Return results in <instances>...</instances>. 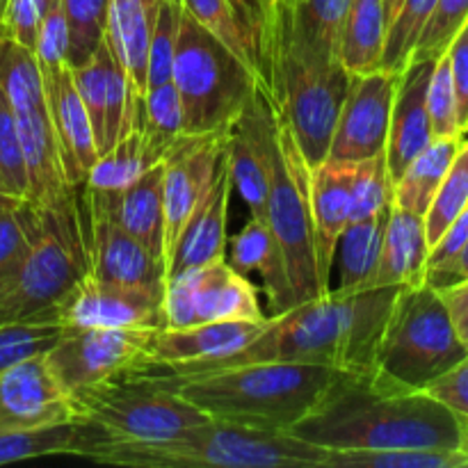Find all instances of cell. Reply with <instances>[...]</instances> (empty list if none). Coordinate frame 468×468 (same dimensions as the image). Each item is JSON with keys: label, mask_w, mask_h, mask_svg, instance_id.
<instances>
[{"label": "cell", "mask_w": 468, "mask_h": 468, "mask_svg": "<svg viewBox=\"0 0 468 468\" xmlns=\"http://www.w3.org/2000/svg\"><path fill=\"white\" fill-rule=\"evenodd\" d=\"M464 356L437 288H400L379 338L373 378L384 387L425 391Z\"/></svg>", "instance_id": "obj_7"}, {"label": "cell", "mask_w": 468, "mask_h": 468, "mask_svg": "<svg viewBox=\"0 0 468 468\" xmlns=\"http://www.w3.org/2000/svg\"><path fill=\"white\" fill-rule=\"evenodd\" d=\"M7 199H12V197H5V195H0V204H3V201H7Z\"/></svg>", "instance_id": "obj_55"}, {"label": "cell", "mask_w": 468, "mask_h": 468, "mask_svg": "<svg viewBox=\"0 0 468 468\" xmlns=\"http://www.w3.org/2000/svg\"><path fill=\"white\" fill-rule=\"evenodd\" d=\"M35 231V213L26 201L0 204V282L9 277L27 254Z\"/></svg>", "instance_id": "obj_43"}, {"label": "cell", "mask_w": 468, "mask_h": 468, "mask_svg": "<svg viewBox=\"0 0 468 468\" xmlns=\"http://www.w3.org/2000/svg\"><path fill=\"white\" fill-rule=\"evenodd\" d=\"M448 58H451V73H452V87H455L457 99V122H460L462 135L468 133V23L464 30L452 39L451 48H448Z\"/></svg>", "instance_id": "obj_49"}, {"label": "cell", "mask_w": 468, "mask_h": 468, "mask_svg": "<svg viewBox=\"0 0 468 468\" xmlns=\"http://www.w3.org/2000/svg\"><path fill=\"white\" fill-rule=\"evenodd\" d=\"M240 119L250 128L268 172V210L265 222L272 229L286 265L288 282L297 304L332 291L320 272L315 231L311 219L309 165L272 101L256 87Z\"/></svg>", "instance_id": "obj_4"}, {"label": "cell", "mask_w": 468, "mask_h": 468, "mask_svg": "<svg viewBox=\"0 0 468 468\" xmlns=\"http://www.w3.org/2000/svg\"><path fill=\"white\" fill-rule=\"evenodd\" d=\"M165 288L122 286L87 274L59 306L64 327L160 329L165 327Z\"/></svg>", "instance_id": "obj_13"}, {"label": "cell", "mask_w": 468, "mask_h": 468, "mask_svg": "<svg viewBox=\"0 0 468 468\" xmlns=\"http://www.w3.org/2000/svg\"><path fill=\"white\" fill-rule=\"evenodd\" d=\"M352 163L323 160L309 169L311 219L315 231L320 272L332 286V268L343 231L352 219Z\"/></svg>", "instance_id": "obj_23"}, {"label": "cell", "mask_w": 468, "mask_h": 468, "mask_svg": "<svg viewBox=\"0 0 468 468\" xmlns=\"http://www.w3.org/2000/svg\"><path fill=\"white\" fill-rule=\"evenodd\" d=\"M0 195H3V190H0ZM5 197H7V195H5Z\"/></svg>", "instance_id": "obj_57"}, {"label": "cell", "mask_w": 468, "mask_h": 468, "mask_svg": "<svg viewBox=\"0 0 468 468\" xmlns=\"http://www.w3.org/2000/svg\"><path fill=\"white\" fill-rule=\"evenodd\" d=\"M172 82L183 108V135L229 133L259 78L195 18L181 14Z\"/></svg>", "instance_id": "obj_8"}, {"label": "cell", "mask_w": 468, "mask_h": 468, "mask_svg": "<svg viewBox=\"0 0 468 468\" xmlns=\"http://www.w3.org/2000/svg\"><path fill=\"white\" fill-rule=\"evenodd\" d=\"M327 455L283 430L208 419L163 441H108L90 460L133 468H324Z\"/></svg>", "instance_id": "obj_5"}, {"label": "cell", "mask_w": 468, "mask_h": 468, "mask_svg": "<svg viewBox=\"0 0 468 468\" xmlns=\"http://www.w3.org/2000/svg\"><path fill=\"white\" fill-rule=\"evenodd\" d=\"M76 420L96 425L110 441H163L210 419L172 388L144 378H117L71 393Z\"/></svg>", "instance_id": "obj_9"}, {"label": "cell", "mask_w": 468, "mask_h": 468, "mask_svg": "<svg viewBox=\"0 0 468 468\" xmlns=\"http://www.w3.org/2000/svg\"><path fill=\"white\" fill-rule=\"evenodd\" d=\"M231 265L242 274H259L270 306H272L270 315L283 314V311L292 309L297 304L291 282H288L279 242L270 224L263 222V219L251 218L247 227L233 238Z\"/></svg>", "instance_id": "obj_26"}, {"label": "cell", "mask_w": 468, "mask_h": 468, "mask_svg": "<svg viewBox=\"0 0 468 468\" xmlns=\"http://www.w3.org/2000/svg\"><path fill=\"white\" fill-rule=\"evenodd\" d=\"M400 288H364L355 292L329 291L283 314L270 315L259 336L238 352L204 364L144 366L131 378H178L210 373L256 361H295L332 366L343 373H375V355L384 324Z\"/></svg>", "instance_id": "obj_1"}, {"label": "cell", "mask_w": 468, "mask_h": 468, "mask_svg": "<svg viewBox=\"0 0 468 468\" xmlns=\"http://www.w3.org/2000/svg\"><path fill=\"white\" fill-rule=\"evenodd\" d=\"M468 242V206L457 215L451 222V227L441 233L437 242L430 247V259H428V270L437 268V265L446 263L452 256L460 254Z\"/></svg>", "instance_id": "obj_50"}, {"label": "cell", "mask_w": 468, "mask_h": 468, "mask_svg": "<svg viewBox=\"0 0 468 468\" xmlns=\"http://www.w3.org/2000/svg\"><path fill=\"white\" fill-rule=\"evenodd\" d=\"M430 242L423 215L410 213L391 204L382 251L368 288H410L425 283L428 277Z\"/></svg>", "instance_id": "obj_24"}, {"label": "cell", "mask_w": 468, "mask_h": 468, "mask_svg": "<svg viewBox=\"0 0 468 468\" xmlns=\"http://www.w3.org/2000/svg\"><path fill=\"white\" fill-rule=\"evenodd\" d=\"M388 210H391V206L384 213L356 219L346 227L336 247L338 272H341L336 291L355 292L368 288L375 268H378L379 251H382Z\"/></svg>", "instance_id": "obj_32"}, {"label": "cell", "mask_w": 468, "mask_h": 468, "mask_svg": "<svg viewBox=\"0 0 468 468\" xmlns=\"http://www.w3.org/2000/svg\"><path fill=\"white\" fill-rule=\"evenodd\" d=\"M231 195V169H229L227 155L222 154L208 192L201 197L197 208L183 224L181 233L169 251L167 265H165L167 279L204 268L213 261L227 259V222Z\"/></svg>", "instance_id": "obj_18"}, {"label": "cell", "mask_w": 468, "mask_h": 468, "mask_svg": "<svg viewBox=\"0 0 468 468\" xmlns=\"http://www.w3.org/2000/svg\"><path fill=\"white\" fill-rule=\"evenodd\" d=\"M0 91L12 110L46 105L44 76L37 55L18 41L0 37Z\"/></svg>", "instance_id": "obj_35"}, {"label": "cell", "mask_w": 468, "mask_h": 468, "mask_svg": "<svg viewBox=\"0 0 468 468\" xmlns=\"http://www.w3.org/2000/svg\"><path fill=\"white\" fill-rule=\"evenodd\" d=\"M437 0H398L388 18L387 44H384L379 69L388 73H402L411 62L420 35L428 26Z\"/></svg>", "instance_id": "obj_36"}, {"label": "cell", "mask_w": 468, "mask_h": 468, "mask_svg": "<svg viewBox=\"0 0 468 468\" xmlns=\"http://www.w3.org/2000/svg\"><path fill=\"white\" fill-rule=\"evenodd\" d=\"M69 30V69L87 62L108 37L110 0H59Z\"/></svg>", "instance_id": "obj_37"}, {"label": "cell", "mask_w": 468, "mask_h": 468, "mask_svg": "<svg viewBox=\"0 0 468 468\" xmlns=\"http://www.w3.org/2000/svg\"><path fill=\"white\" fill-rule=\"evenodd\" d=\"M425 101H428V114L430 123H432L434 140L437 137H464L460 131V122H457V99L455 87H452L448 50L434 59Z\"/></svg>", "instance_id": "obj_45"}, {"label": "cell", "mask_w": 468, "mask_h": 468, "mask_svg": "<svg viewBox=\"0 0 468 468\" xmlns=\"http://www.w3.org/2000/svg\"><path fill=\"white\" fill-rule=\"evenodd\" d=\"M41 76H44L46 108L53 123L64 174L73 187H80L87 172L99 158L90 114L73 85L71 69L62 67L53 71H41Z\"/></svg>", "instance_id": "obj_20"}, {"label": "cell", "mask_w": 468, "mask_h": 468, "mask_svg": "<svg viewBox=\"0 0 468 468\" xmlns=\"http://www.w3.org/2000/svg\"><path fill=\"white\" fill-rule=\"evenodd\" d=\"M396 85L398 73L382 69L350 76L347 94L329 142L327 160L361 163L387 151Z\"/></svg>", "instance_id": "obj_12"}, {"label": "cell", "mask_w": 468, "mask_h": 468, "mask_svg": "<svg viewBox=\"0 0 468 468\" xmlns=\"http://www.w3.org/2000/svg\"><path fill=\"white\" fill-rule=\"evenodd\" d=\"M165 154L167 151L155 144L146 128L142 126L140 108H137L135 126L96 158L80 187H87L91 192L123 190L151 167L163 163Z\"/></svg>", "instance_id": "obj_28"}, {"label": "cell", "mask_w": 468, "mask_h": 468, "mask_svg": "<svg viewBox=\"0 0 468 468\" xmlns=\"http://www.w3.org/2000/svg\"><path fill=\"white\" fill-rule=\"evenodd\" d=\"M388 32L387 0H352L338 44V59L350 76L378 71Z\"/></svg>", "instance_id": "obj_30"}, {"label": "cell", "mask_w": 468, "mask_h": 468, "mask_svg": "<svg viewBox=\"0 0 468 468\" xmlns=\"http://www.w3.org/2000/svg\"><path fill=\"white\" fill-rule=\"evenodd\" d=\"M291 434L327 451L460 448L462 420L425 391L384 387L373 373H341Z\"/></svg>", "instance_id": "obj_2"}, {"label": "cell", "mask_w": 468, "mask_h": 468, "mask_svg": "<svg viewBox=\"0 0 468 468\" xmlns=\"http://www.w3.org/2000/svg\"><path fill=\"white\" fill-rule=\"evenodd\" d=\"M163 0H110L108 39L135 91L144 94L149 37Z\"/></svg>", "instance_id": "obj_29"}, {"label": "cell", "mask_w": 468, "mask_h": 468, "mask_svg": "<svg viewBox=\"0 0 468 468\" xmlns=\"http://www.w3.org/2000/svg\"><path fill=\"white\" fill-rule=\"evenodd\" d=\"M85 197L99 206L117 227L165 261L163 163L151 167L123 190L91 192L85 187Z\"/></svg>", "instance_id": "obj_22"}, {"label": "cell", "mask_w": 468, "mask_h": 468, "mask_svg": "<svg viewBox=\"0 0 468 468\" xmlns=\"http://www.w3.org/2000/svg\"><path fill=\"white\" fill-rule=\"evenodd\" d=\"M229 169H231V183L250 208L251 218L263 219L268 210V172H265L263 155L251 137L250 128L240 117L236 119L227 133L224 144Z\"/></svg>", "instance_id": "obj_33"}, {"label": "cell", "mask_w": 468, "mask_h": 468, "mask_svg": "<svg viewBox=\"0 0 468 468\" xmlns=\"http://www.w3.org/2000/svg\"><path fill=\"white\" fill-rule=\"evenodd\" d=\"M432 67L434 59H414L407 64L405 71L398 73L387 151H384L393 183L400 178L407 165L434 140L428 101H425Z\"/></svg>", "instance_id": "obj_21"}, {"label": "cell", "mask_w": 468, "mask_h": 468, "mask_svg": "<svg viewBox=\"0 0 468 468\" xmlns=\"http://www.w3.org/2000/svg\"><path fill=\"white\" fill-rule=\"evenodd\" d=\"M341 373L320 364L256 361L210 373L144 379L172 388L210 419L291 432L292 425L323 400Z\"/></svg>", "instance_id": "obj_3"}, {"label": "cell", "mask_w": 468, "mask_h": 468, "mask_svg": "<svg viewBox=\"0 0 468 468\" xmlns=\"http://www.w3.org/2000/svg\"><path fill=\"white\" fill-rule=\"evenodd\" d=\"M151 329L64 327L62 336L44 352L46 364L64 391L71 393L117 379L144 361Z\"/></svg>", "instance_id": "obj_11"}, {"label": "cell", "mask_w": 468, "mask_h": 468, "mask_svg": "<svg viewBox=\"0 0 468 468\" xmlns=\"http://www.w3.org/2000/svg\"><path fill=\"white\" fill-rule=\"evenodd\" d=\"M439 295H441L443 304H446L457 338H460L468 355V279L466 282L452 283L448 288H439Z\"/></svg>", "instance_id": "obj_51"}, {"label": "cell", "mask_w": 468, "mask_h": 468, "mask_svg": "<svg viewBox=\"0 0 468 468\" xmlns=\"http://www.w3.org/2000/svg\"><path fill=\"white\" fill-rule=\"evenodd\" d=\"M87 215L90 274L94 279L122 286L165 288V261L146 250L140 240L112 222L82 192Z\"/></svg>", "instance_id": "obj_16"}, {"label": "cell", "mask_w": 468, "mask_h": 468, "mask_svg": "<svg viewBox=\"0 0 468 468\" xmlns=\"http://www.w3.org/2000/svg\"><path fill=\"white\" fill-rule=\"evenodd\" d=\"M352 219L373 218L393 204V181L387 167V155L352 163Z\"/></svg>", "instance_id": "obj_39"}, {"label": "cell", "mask_w": 468, "mask_h": 468, "mask_svg": "<svg viewBox=\"0 0 468 468\" xmlns=\"http://www.w3.org/2000/svg\"><path fill=\"white\" fill-rule=\"evenodd\" d=\"M387 5H388V18H391V12H393V7L398 5V0H387Z\"/></svg>", "instance_id": "obj_54"}, {"label": "cell", "mask_w": 468, "mask_h": 468, "mask_svg": "<svg viewBox=\"0 0 468 468\" xmlns=\"http://www.w3.org/2000/svg\"><path fill=\"white\" fill-rule=\"evenodd\" d=\"M462 420V439H460V451H464L468 455V419H460Z\"/></svg>", "instance_id": "obj_53"}, {"label": "cell", "mask_w": 468, "mask_h": 468, "mask_svg": "<svg viewBox=\"0 0 468 468\" xmlns=\"http://www.w3.org/2000/svg\"><path fill=\"white\" fill-rule=\"evenodd\" d=\"M108 441V432L85 420L27 432H0V466L48 455H76L90 460Z\"/></svg>", "instance_id": "obj_27"}, {"label": "cell", "mask_w": 468, "mask_h": 468, "mask_svg": "<svg viewBox=\"0 0 468 468\" xmlns=\"http://www.w3.org/2000/svg\"><path fill=\"white\" fill-rule=\"evenodd\" d=\"M76 420L73 400L55 379L44 352L0 373V432H27Z\"/></svg>", "instance_id": "obj_15"}, {"label": "cell", "mask_w": 468, "mask_h": 468, "mask_svg": "<svg viewBox=\"0 0 468 468\" xmlns=\"http://www.w3.org/2000/svg\"><path fill=\"white\" fill-rule=\"evenodd\" d=\"M58 0H5L0 16V37L18 41L35 53L39 26Z\"/></svg>", "instance_id": "obj_47"}, {"label": "cell", "mask_w": 468, "mask_h": 468, "mask_svg": "<svg viewBox=\"0 0 468 468\" xmlns=\"http://www.w3.org/2000/svg\"><path fill=\"white\" fill-rule=\"evenodd\" d=\"M227 133L181 135L163 158L165 201V265L183 224L208 192L222 160Z\"/></svg>", "instance_id": "obj_14"}, {"label": "cell", "mask_w": 468, "mask_h": 468, "mask_svg": "<svg viewBox=\"0 0 468 468\" xmlns=\"http://www.w3.org/2000/svg\"><path fill=\"white\" fill-rule=\"evenodd\" d=\"M268 323L270 315H265L263 320H229V323H204L192 327L151 329L146 338L144 361L137 368L222 359L254 341L268 327Z\"/></svg>", "instance_id": "obj_17"}, {"label": "cell", "mask_w": 468, "mask_h": 468, "mask_svg": "<svg viewBox=\"0 0 468 468\" xmlns=\"http://www.w3.org/2000/svg\"><path fill=\"white\" fill-rule=\"evenodd\" d=\"M181 5L178 0H163L155 16L154 30L149 37V53H146V87L163 85L172 80L174 55H176L178 27H181Z\"/></svg>", "instance_id": "obj_41"}, {"label": "cell", "mask_w": 468, "mask_h": 468, "mask_svg": "<svg viewBox=\"0 0 468 468\" xmlns=\"http://www.w3.org/2000/svg\"><path fill=\"white\" fill-rule=\"evenodd\" d=\"M142 126L155 144L169 151V146L183 135V108L174 82L149 87L140 99Z\"/></svg>", "instance_id": "obj_40"}, {"label": "cell", "mask_w": 468, "mask_h": 468, "mask_svg": "<svg viewBox=\"0 0 468 468\" xmlns=\"http://www.w3.org/2000/svg\"><path fill=\"white\" fill-rule=\"evenodd\" d=\"M462 142L464 137H437L430 142L393 183V206L416 215L428 213Z\"/></svg>", "instance_id": "obj_31"}, {"label": "cell", "mask_w": 468, "mask_h": 468, "mask_svg": "<svg viewBox=\"0 0 468 468\" xmlns=\"http://www.w3.org/2000/svg\"><path fill=\"white\" fill-rule=\"evenodd\" d=\"M183 12L222 41L254 71L261 82V35L265 3L251 0H178Z\"/></svg>", "instance_id": "obj_25"}, {"label": "cell", "mask_w": 468, "mask_h": 468, "mask_svg": "<svg viewBox=\"0 0 468 468\" xmlns=\"http://www.w3.org/2000/svg\"><path fill=\"white\" fill-rule=\"evenodd\" d=\"M32 213L30 250L0 282V324L58 323L59 306L90 274L87 215L78 199L64 208H32Z\"/></svg>", "instance_id": "obj_6"}, {"label": "cell", "mask_w": 468, "mask_h": 468, "mask_svg": "<svg viewBox=\"0 0 468 468\" xmlns=\"http://www.w3.org/2000/svg\"><path fill=\"white\" fill-rule=\"evenodd\" d=\"M468 206V140L462 142L430 204L425 219V233H428L430 247L441 238V233L451 227L452 219Z\"/></svg>", "instance_id": "obj_38"}, {"label": "cell", "mask_w": 468, "mask_h": 468, "mask_svg": "<svg viewBox=\"0 0 468 468\" xmlns=\"http://www.w3.org/2000/svg\"><path fill=\"white\" fill-rule=\"evenodd\" d=\"M460 448H396V451H329L324 468H466Z\"/></svg>", "instance_id": "obj_34"}, {"label": "cell", "mask_w": 468, "mask_h": 468, "mask_svg": "<svg viewBox=\"0 0 468 468\" xmlns=\"http://www.w3.org/2000/svg\"><path fill=\"white\" fill-rule=\"evenodd\" d=\"M163 311L165 327L265 318L256 300V288L227 259L167 279Z\"/></svg>", "instance_id": "obj_10"}, {"label": "cell", "mask_w": 468, "mask_h": 468, "mask_svg": "<svg viewBox=\"0 0 468 468\" xmlns=\"http://www.w3.org/2000/svg\"><path fill=\"white\" fill-rule=\"evenodd\" d=\"M468 279V242L460 254L452 256L446 263L437 265V268L428 270V277H425V283L432 288H448L452 283L466 282Z\"/></svg>", "instance_id": "obj_52"}, {"label": "cell", "mask_w": 468, "mask_h": 468, "mask_svg": "<svg viewBox=\"0 0 468 468\" xmlns=\"http://www.w3.org/2000/svg\"><path fill=\"white\" fill-rule=\"evenodd\" d=\"M0 190L12 199H27V174L16 114L0 91Z\"/></svg>", "instance_id": "obj_42"}, {"label": "cell", "mask_w": 468, "mask_h": 468, "mask_svg": "<svg viewBox=\"0 0 468 468\" xmlns=\"http://www.w3.org/2000/svg\"><path fill=\"white\" fill-rule=\"evenodd\" d=\"M3 7H5V0H0V16H3Z\"/></svg>", "instance_id": "obj_56"}, {"label": "cell", "mask_w": 468, "mask_h": 468, "mask_svg": "<svg viewBox=\"0 0 468 468\" xmlns=\"http://www.w3.org/2000/svg\"><path fill=\"white\" fill-rule=\"evenodd\" d=\"M64 332L58 323H7L0 324V373L32 355L50 350Z\"/></svg>", "instance_id": "obj_44"}, {"label": "cell", "mask_w": 468, "mask_h": 468, "mask_svg": "<svg viewBox=\"0 0 468 468\" xmlns=\"http://www.w3.org/2000/svg\"><path fill=\"white\" fill-rule=\"evenodd\" d=\"M425 393L437 398L441 405L455 411L460 419H468V356H464L457 366H452L441 378L434 379L425 388Z\"/></svg>", "instance_id": "obj_48"}, {"label": "cell", "mask_w": 468, "mask_h": 468, "mask_svg": "<svg viewBox=\"0 0 468 468\" xmlns=\"http://www.w3.org/2000/svg\"><path fill=\"white\" fill-rule=\"evenodd\" d=\"M468 23V0H437L434 12L420 35L411 62L414 59H437L451 48L452 39L464 30Z\"/></svg>", "instance_id": "obj_46"}, {"label": "cell", "mask_w": 468, "mask_h": 468, "mask_svg": "<svg viewBox=\"0 0 468 468\" xmlns=\"http://www.w3.org/2000/svg\"><path fill=\"white\" fill-rule=\"evenodd\" d=\"M14 114H16L23 158H26V204L37 210H58L76 201L78 187H73L64 174L48 108L35 105V108L14 110Z\"/></svg>", "instance_id": "obj_19"}]
</instances>
